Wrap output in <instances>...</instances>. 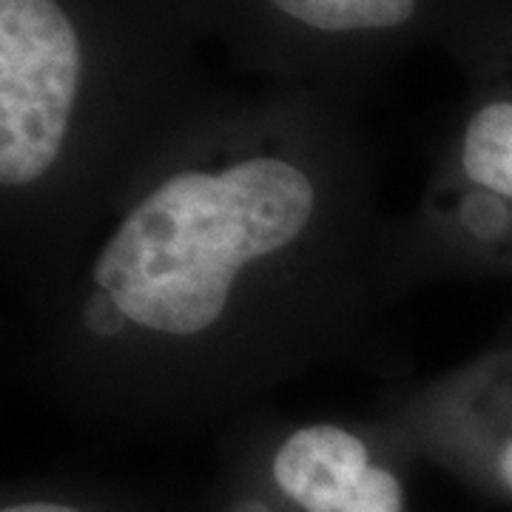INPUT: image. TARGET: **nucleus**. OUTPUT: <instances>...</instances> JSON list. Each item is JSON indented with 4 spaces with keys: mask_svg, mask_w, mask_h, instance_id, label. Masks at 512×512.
Here are the masks:
<instances>
[{
    "mask_svg": "<svg viewBox=\"0 0 512 512\" xmlns=\"http://www.w3.org/2000/svg\"><path fill=\"white\" fill-rule=\"evenodd\" d=\"M262 498L274 512H407L393 461L365 430L339 421L288 424L256 456Z\"/></svg>",
    "mask_w": 512,
    "mask_h": 512,
    "instance_id": "nucleus-3",
    "label": "nucleus"
},
{
    "mask_svg": "<svg viewBox=\"0 0 512 512\" xmlns=\"http://www.w3.org/2000/svg\"><path fill=\"white\" fill-rule=\"evenodd\" d=\"M393 239L359 165L291 128L148 151L29 282L37 376L109 419L239 402L348 342Z\"/></svg>",
    "mask_w": 512,
    "mask_h": 512,
    "instance_id": "nucleus-1",
    "label": "nucleus"
},
{
    "mask_svg": "<svg viewBox=\"0 0 512 512\" xmlns=\"http://www.w3.org/2000/svg\"><path fill=\"white\" fill-rule=\"evenodd\" d=\"M393 254L396 279H512V52L481 83Z\"/></svg>",
    "mask_w": 512,
    "mask_h": 512,
    "instance_id": "nucleus-2",
    "label": "nucleus"
},
{
    "mask_svg": "<svg viewBox=\"0 0 512 512\" xmlns=\"http://www.w3.org/2000/svg\"><path fill=\"white\" fill-rule=\"evenodd\" d=\"M0 512H92L89 507L66 501V498H46V495H29V498H15L6 501Z\"/></svg>",
    "mask_w": 512,
    "mask_h": 512,
    "instance_id": "nucleus-6",
    "label": "nucleus"
},
{
    "mask_svg": "<svg viewBox=\"0 0 512 512\" xmlns=\"http://www.w3.org/2000/svg\"><path fill=\"white\" fill-rule=\"evenodd\" d=\"M279 18L322 37L399 32L419 18L421 0H265Z\"/></svg>",
    "mask_w": 512,
    "mask_h": 512,
    "instance_id": "nucleus-5",
    "label": "nucleus"
},
{
    "mask_svg": "<svg viewBox=\"0 0 512 512\" xmlns=\"http://www.w3.org/2000/svg\"><path fill=\"white\" fill-rule=\"evenodd\" d=\"M399 433L512 498V348L490 350L416 390Z\"/></svg>",
    "mask_w": 512,
    "mask_h": 512,
    "instance_id": "nucleus-4",
    "label": "nucleus"
}]
</instances>
